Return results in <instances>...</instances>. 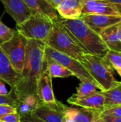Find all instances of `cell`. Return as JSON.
<instances>
[{
    "instance_id": "obj_33",
    "label": "cell",
    "mask_w": 121,
    "mask_h": 122,
    "mask_svg": "<svg viewBox=\"0 0 121 122\" xmlns=\"http://www.w3.org/2000/svg\"><path fill=\"white\" fill-rule=\"evenodd\" d=\"M117 35L119 39V40L121 41V22L118 24V28H117Z\"/></svg>"
},
{
    "instance_id": "obj_27",
    "label": "cell",
    "mask_w": 121,
    "mask_h": 122,
    "mask_svg": "<svg viewBox=\"0 0 121 122\" xmlns=\"http://www.w3.org/2000/svg\"><path fill=\"white\" fill-rule=\"evenodd\" d=\"M16 99L12 92V91H10V93L7 96H0V104H11L14 107L16 106Z\"/></svg>"
},
{
    "instance_id": "obj_3",
    "label": "cell",
    "mask_w": 121,
    "mask_h": 122,
    "mask_svg": "<svg viewBox=\"0 0 121 122\" xmlns=\"http://www.w3.org/2000/svg\"><path fill=\"white\" fill-rule=\"evenodd\" d=\"M58 19L53 20L51 31L45 41L46 45L81 62L85 52L60 23Z\"/></svg>"
},
{
    "instance_id": "obj_14",
    "label": "cell",
    "mask_w": 121,
    "mask_h": 122,
    "mask_svg": "<svg viewBox=\"0 0 121 122\" xmlns=\"http://www.w3.org/2000/svg\"><path fill=\"white\" fill-rule=\"evenodd\" d=\"M21 79V74L15 71L9 59L0 47V79L11 86L16 87Z\"/></svg>"
},
{
    "instance_id": "obj_26",
    "label": "cell",
    "mask_w": 121,
    "mask_h": 122,
    "mask_svg": "<svg viewBox=\"0 0 121 122\" xmlns=\"http://www.w3.org/2000/svg\"><path fill=\"white\" fill-rule=\"evenodd\" d=\"M17 112L16 108L11 104H0V118L10 113Z\"/></svg>"
},
{
    "instance_id": "obj_9",
    "label": "cell",
    "mask_w": 121,
    "mask_h": 122,
    "mask_svg": "<svg viewBox=\"0 0 121 122\" xmlns=\"http://www.w3.org/2000/svg\"><path fill=\"white\" fill-rule=\"evenodd\" d=\"M92 30L100 34L105 29L121 22V16L105 14H88L80 17Z\"/></svg>"
},
{
    "instance_id": "obj_28",
    "label": "cell",
    "mask_w": 121,
    "mask_h": 122,
    "mask_svg": "<svg viewBox=\"0 0 121 122\" xmlns=\"http://www.w3.org/2000/svg\"><path fill=\"white\" fill-rule=\"evenodd\" d=\"M21 117V122H44L40 120L37 117H36L32 114H24L20 115Z\"/></svg>"
},
{
    "instance_id": "obj_25",
    "label": "cell",
    "mask_w": 121,
    "mask_h": 122,
    "mask_svg": "<svg viewBox=\"0 0 121 122\" xmlns=\"http://www.w3.org/2000/svg\"><path fill=\"white\" fill-rule=\"evenodd\" d=\"M0 120L4 122H20L21 117H20V114L17 112H16L8 114L1 117Z\"/></svg>"
},
{
    "instance_id": "obj_5",
    "label": "cell",
    "mask_w": 121,
    "mask_h": 122,
    "mask_svg": "<svg viewBox=\"0 0 121 122\" xmlns=\"http://www.w3.org/2000/svg\"><path fill=\"white\" fill-rule=\"evenodd\" d=\"M53 26V20L50 17L38 14H31L21 24H16V30L27 39L44 41L48 38Z\"/></svg>"
},
{
    "instance_id": "obj_15",
    "label": "cell",
    "mask_w": 121,
    "mask_h": 122,
    "mask_svg": "<svg viewBox=\"0 0 121 122\" xmlns=\"http://www.w3.org/2000/svg\"><path fill=\"white\" fill-rule=\"evenodd\" d=\"M82 0H63L56 8L62 19H76L81 16Z\"/></svg>"
},
{
    "instance_id": "obj_24",
    "label": "cell",
    "mask_w": 121,
    "mask_h": 122,
    "mask_svg": "<svg viewBox=\"0 0 121 122\" xmlns=\"http://www.w3.org/2000/svg\"><path fill=\"white\" fill-rule=\"evenodd\" d=\"M106 116L121 117V106H114V107L105 108L100 113L99 117H103Z\"/></svg>"
},
{
    "instance_id": "obj_31",
    "label": "cell",
    "mask_w": 121,
    "mask_h": 122,
    "mask_svg": "<svg viewBox=\"0 0 121 122\" xmlns=\"http://www.w3.org/2000/svg\"><path fill=\"white\" fill-rule=\"evenodd\" d=\"M117 9L118 12L121 16V0H108Z\"/></svg>"
},
{
    "instance_id": "obj_8",
    "label": "cell",
    "mask_w": 121,
    "mask_h": 122,
    "mask_svg": "<svg viewBox=\"0 0 121 122\" xmlns=\"http://www.w3.org/2000/svg\"><path fill=\"white\" fill-rule=\"evenodd\" d=\"M65 107L57 101L53 104L41 103L31 114L44 122H63Z\"/></svg>"
},
{
    "instance_id": "obj_16",
    "label": "cell",
    "mask_w": 121,
    "mask_h": 122,
    "mask_svg": "<svg viewBox=\"0 0 121 122\" xmlns=\"http://www.w3.org/2000/svg\"><path fill=\"white\" fill-rule=\"evenodd\" d=\"M101 111L85 108L65 107L64 114L71 118L73 122H96Z\"/></svg>"
},
{
    "instance_id": "obj_1",
    "label": "cell",
    "mask_w": 121,
    "mask_h": 122,
    "mask_svg": "<svg viewBox=\"0 0 121 122\" xmlns=\"http://www.w3.org/2000/svg\"><path fill=\"white\" fill-rule=\"evenodd\" d=\"M44 41L28 39L26 56L21 79L15 88L11 89L16 99L27 94H36V83L44 67Z\"/></svg>"
},
{
    "instance_id": "obj_32",
    "label": "cell",
    "mask_w": 121,
    "mask_h": 122,
    "mask_svg": "<svg viewBox=\"0 0 121 122\" xmlns=\"http://www.w3.org/2000/svg\"><path fill=\"white\" fill-rule=\"evenodd\" d=\"M47 1H48L50 2V4H51L54 8H56V7L58 6V4H59L63 0H47Z\"/></svg>"
},
{
    "instance_id": "obj_34",
    "label": "cell",
    "mask_w": 121,
    "mask_h": 122,
    "mask_svg": "<svg viewBox=\"0 0 121 122\" xmlns=\"http://www.w3.org/2000/svg\"><path fill=\"white\" fill-rule=\"evenodd\" d=\"M0 122H2V121H1V120H0Z\"/></svg>"
},
{
    "instance_id": "obj_2",
    "label": "cell",
    "mask_w": 121,
    "mask_h": 122,
    "mask_svg": "<svg viewBox=\"0 0 121 122\" xmlns=\"http://www.w3.org/2000/svg\"><path fill=\"white\" fill-rule=\"evenodd\" d=\"M58 20L85 54L104 58L110 51L101 36L92 30L81 18L76 19L59 18Z\"/></svg>"
},
{
    "instance_id": "obj_4",
    "label": "cell",
    "mask_w": 121,
    "mask_h": 122,
    "mask_svg": "<svg viewBox=\"0 0 121 122\" xmlns=\"http://www.w3.org/2000/svg\"><path fill=\"white\" fill-rule=\"evenodd\" d=\"M81 63L86 68L101 91H107L118 83L114 76L113 69L103 58L85 54Z\"/></svg>"
},
{
    "instance_id": "obj_30",
    "label": "cell",
    "mask_w": 121,
    "mask_h": 122,
    "mask_svg": "<svg viewBox=\"0 0 121 122\" xmlns=\"http://www.w3.org/2000/svg\"><path fill=\"white\" fill-rule=\"evenodd\" d=\"M10 92H9L6 89L5 83L0 79V96H7L9 95Z\"/></svg>"
},
{
    "instance_id": "obj_22",
    "label": "cell",
    "mask_w": 121,
    "mask_h": 122,
    "mask_svg": "<svg viewBox=\"0 0 121 122\" xmlns=\"http://www.w3.org/2000/svg\"><path fill=\"white\" fill-rule=\"evenodd\" d=\"M121 77V53L110 50L103 58Z\"/></svg>"
},
{
    "instance_id": "obj_18",
    "label": "cell",
    "mask_w": 121,
    "mask_h": 122,
    "mask_svg": "<svg viewBox=\"0 0 121 122\" xmlns=\"http://www.w3.org/2000/svg\"><path fill=\"white\" fill-rule=\"evenodd\" d=\"M118 24L105 29L99 34V35L109 50L121 53V41L117 35Z\"/></svg>"
},
{
    "instance_id": "obj_13",
    "label": "cell",
    "mask_w": 121,
    "mask_h": 122,
    "mask_svg": "<svg viewBox=\"0 0 121 122\" xmlns=\"http://www.w3.org/2000/svg\"><path fill=\"white\" fill-rule=\"evenodd\" d=\"M5 11L16 21V24H21L31 14L23 0H0Z\"/></svg>"
},
{
    "instance_id": "obj_23",
    "label": "cell",
    "mask_w": 121,
    "mask_h": 122,
    "mask_svg": "<svg viewBox=\"0 0 121 122\" xmlns=\"http://www.w3.org/2000/svg\"><path fill=\"white\" fill-rule=\"evenodd\" d=\"M16 31V30L8 27L0 20V45L9 40Z\"/></svg>"
},
{
    "instance_id": "obj_20",
    "label": "cell",
    "mask_w": 121,
    "mask_h": 122,
    "mask_svg": "<svg viewBox=\"0 0 121 122\" xmlns=\"http://www.w3.org/2000/svg\"><path fill=\"white\" fill-rule=\"evenodd\" d=\"M103 96L105 97V108L121 106V81L111 88L110 89L103 92Z\"/></svg>"
},
{
    "instance_id": "obj_11",
    "label": "cell",
    "mask_w": 121,
    "mask_h": 122,
    "mask_svg": "<svg viewBox=\"0 0 121 122\" xmlns=\"http://www.w3.org/2000/svg\"><path fill=\"white\" fill-rule=\"evenodd\" d=\"M82 1L83 7L81 16L88 14H105L112 16L120 15L115 6L109 1L82 0Z\"/></svg>"
},
{
    "instance_id": "obj_10",
    "label": "cell",
    "mask_w": 121,
    "mask_h": 122,
    "mask_svg": "<svg viewBox=\"0 0 121 122\" xmlns=\"http://www.w3.org/2000/svg\"><path fill=\"white\" fill-rule=\"evenodd\" d=\"M36 93L41 103L53 104L56 102L52 87V78L46 64L41 76L37 80Z\"/></svg>"
},
{
    "instance_id": "obj_6",
    "label": "cell",
    "mask_w": 121,
    "mask_h": 122,
    "mask_svg": "<svg viewBox=\"0 0 121 122\" xmlns=\"http://www.w3.org/2000/svg\"><path fill=\"white\" fill-rule=\"evenodd\" d=\"M27 41L28 39L16 31L9 40L0 45L11 66L19 74L24 64Z\"/></svg>"
},
{
    "instance_id": "obj_29",
    "label": "cell",
    "mask_w": 121,
    "mask_h": 122,
    "mask_svg": "<svg viewBox=\"0 0 121 122\" xmlns=\"http://www.w3.org/2000/svg\"><path fill=\"white\" fill-rule=\"evenodd\" d=\"M96 122H121V117L106 116L103 117H99Z\"/></svg>"
},
{
    "instance_id": "obj_12",
    "label": "cell",
    "mask_w": 121,
    "mask_h": 122,
    "mask_svg": "<svg viewBox=\"0 0 121 122\" xmlns=\"http://www.w3.org/2000/svg\"><path fill=\"white\" fill-rule=\"evenodd\" d=\"M67 102L73 106L98 111H103L105 106V97L102 91H97L89 96L82 98L71 96L68 99Z\"/></svg>"
},
{
    "instance_id": "obj_17",
    "label": "cell",
    "mask_w": 121,
    "mask_h": 122,
    "mask_svg": "<svg viewBox=\"0 0 121 122\" xmlns=\"http://www.w3.org/2000/svg\"><path fill=\"white\" fill-rule=\"evenodd\" d=\"M31 14L38 13L50 17L52 20L59 18L58 14L48 1L47 0H23Z\"/></svg>"
},
{
    "instance_id": "obj_35",
    "label": "cell",
    "mask_w": 121,
    "mask_h": 122,
    "mask_svg": "<svg viewBox=\"0 0 121 122\" xmlns=\"http://www.w3.org/2000/svg\"><path fill=\"white\" fill-rule=\"evenodd\" d=\"M105 1H108V0H105Z\"/></svg>"
},
{
    "instance_id": "obj_21",
    "label": "cell",
    "mask_w": 121,
    "mask_h": 122,
    "mask_svg": "<svg viewBox=\"0 0 121 122\" xmlns=\"http://www.w3.org/2000/svg\"><path fill=\"white\" fill-rule=\"evenodd\" d=\"M98 89L97 85L90 81H81L79 86L76 89V93L73 97L76 98L85 97L95 93Z\"/></svg>"
},
{
    "instance_id": "obj_7",
    "label": "cell",
    "mask_w": 121,
    "mask_h": 122,
    "mask_svg": "<svg viewBox=\"0 0 121 122\" xmlns=\"http://www.w3.org/2000/svg\"><path fill=\"white\" fill-rule=\"evenodd\" d=\"M44 54L45 56L54 60L71 71L73 74V76H76L80 81L87 80L96 84L94 79L92 78L86 68L78 60L54 50L47 45L45 46Z\"/></svg>"
},
{
    "instance_id": "obj_19",
    "label": "cell",
    "mask_w": 121,
    "mask_h": 122,
    "mask_svg": "<svg viewBox=\"0 0 121 122\" xmlns=\"http://www.w3.org/2000/svg\"><path fill=\"white\" fill-rule=\"evenodd\" d=\"M45 64L51 78H66L73 76V74L66 67L54 60L44 56Z\"/></svg>"
}]
</instances>
